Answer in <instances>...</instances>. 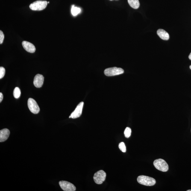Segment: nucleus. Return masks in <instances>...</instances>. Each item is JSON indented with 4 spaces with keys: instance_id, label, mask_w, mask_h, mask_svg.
Masks as SVG:
<instances>
[{
    "instance_id": "412c9836",
    "label": "nucleus",
    "mask_w": 191,
    "mask_h": 191,
    "mask_svg": "<svg viewBox=\"0 0 191 191\" xmlns=\"http://www.w3.org/2000/svg\"><path fill=\"white\" fill-rule=\"evenodd\" d=\"M189 59H190V60H191V52L190 53V54H189Z\"/></svg>"
},
{
    "instance_id": "4468645a",
    "label": "nucleus",
    "mask_w": 191,
    "mask_h": 191,
    "mask_svg": "<svg viewBox=\"0 0 191 191\" xmlns=\"http://www.w3.org/2000/svg\"><path fill=\"white\" fill-rule=\"evenodd\" d=\"M81 10L79 7H75L73 5L72 6L71 9V13L73 16H77L81 12Z\"/></svg>"
},
{
    "instance_id": "aec40b11",
    "label": "nucleus",
    "mask_w": 191,
    "mask_h": 191,
    "mask_svg": "<svg viewBox=\"0 0 191 191\" xmlns=\"http://www.w3.org/2000/svg\"><path fill=\"white\" fill-rule=\"evenodd\" d=\"M3 95L2 93H0V102H1V101H2L3 100Z\"/></svg>"
},
{
    "instance_id": "7ed1b4c3",
    "label": "nucleus",
    "mask_w": 191,
    "mask_h": 191,
    "mask_svg": "<svg viewBox=\"0 0 191 191\" xmlns=\"http://www.w3.org/2000/svg\"><path fill=\"white\" fill-rule=\"evenodd\" d=\"M47 4L46 1H37L30 4V7L33 10L40 11L46 8Z\"/></svg>"
},
{
    "instance_id": "4be33fe9",
    "label": "nucleus",
    "mask_w": 191,
    "mask_h": 191,
    "mask_svg": "<svg viewBox=\"0 0 191 191\" xmlns=\"http://www.w3.org/2000/svg\"><path fill=\"white\" fill-rule=\"evenodd\" d=\"M190 67V69H191V65H190V67Z\"/></svg>"
},
{
    "instance_id": "39448f33",
    "label": "nucleus",
    "mask_w": 191,
    "mask_h": 191,
    "mask_svg": "<svg viewBox=\"0 0 191 191\" xmlns=\"http://www.w3.org/2000/svg\"><path fill=\"white\" fill-rule=\"evenodd\" d=\"M106 177V172L101 170L95 173L93 176V180L97 184H101L105 180Z\"/></svg>"
},
{
    "instance_id": "f257e3e1",
    "label": "nucleus",
    "mask_w": 191,
    "mask_h": 191,
    "mask_svg": "<svg viewBox=\"0 0 191 191\" xmlns=\"http://www.w3.org/2000/svg\"><path fill=\"white\" fill-rule=\"evenodd\" d=\"M137 180L139 184L148 186H154L156 183V180L154 178L144 175L139 176L138 177Z\"/></svg>"
},
{
    "instance_id": "6ab92c4d",
    "label": "nucleus",
    "mask_w": 191,
    "mask_h": 191,
    "mask_svg": "<svg viewBox=\"0 0 191 191\" xmlns=\"http://www.w3.org/2000/svg\"><path fill=\"white\" fill-rule=\"evenodd\" d=\"M4 38V35L3 32L0 31V44H1L3 42Z\"/></svg>"
},
{
    "instance_id": "dca6fc26",
    "label": "nucleus",
    "mask_w": 191,
    "mask_h": 191,
    "mask_svg": "<svg viewBox=\"0 0 191 191\" xmlns=\"http://www.w3.org/2000/svg\"><path fill=\"white\" fill-rule=\"evenodd\" d=\"M131 129L129 127H127L124 131V134L125 137L128 138L131 136Z\"/></svg>"
},
{
    "instance_id": "ddd939ff",
    "label": "nucleus",
    "mask_w": 191,
    "mask_h": 191,
    "mask_svg": "<svg viewBox=\"0 0 191 191\" xmlns=\"http://www.w3.org/2000/svg\"><path fill=\"white\" fill-rule=\"evenodd\" d=\"M129 5L131 7L134 9H137L139 8L140 3L139 0H127Z\"/></svg>"
},
{
    "instance_id": "f8f14e48",
    "label": "nucleus",
    "mask_w": 191,
    "mask_h": 191,
    "mask_svg": "<svg viewBox=\"0 0 191 191\" xmlns=\"http://www.w3.org/2000/svg\"><path fill=\"white\" fill-rule=\"evenodd\" d=\"M157 33L160 38L163 40H167L169 39V33L164 30L161 29H159L157 31Z\"/></svg>"
},
{
    "instance_id": "a211bd4d",
    "label": "nucleus",
    "mask_w": 191,
    "mask_h": 191,
    "mask_svg": "<svg viewBox=\"0 0 191 191\" xmlns=\"http://www.w3.org/2000/svg\"><path fill=\"white\" fill-rule=\"evenodd\" d=\"M5 73V69L2 67H0V79H1L3 78Z\"/></svg>"
},
{
    "instance_id": "9d476101",
    "label": "nucleus",
    "mask_w": 191,
    "mask_h": 191,
    "mask_svg": "<svg viewBox=\"0 0 191 191\" xmlns=\"http://www.w3.org/2000/svg\"><path fill=\"white\" fill-rule=\"evenodd\" d=\"M22 45L24 49L27 52L32 53L35 52V47L31 42L24 41L22 42Z\"/></svg>"
},
{
    "instance_id": "2eb2a0df",
    "label": "nucleus",
    "mask_w": 191,
    "mask_h": 191,
    "mask_svg": "<svg viewBox=\"0 0 191 191\" xmlns=\"http://www.w3.org/2000/svg\"><path fill=\"white\" fill-rule=\"evenodd\" d=\"M21 94L20 89L18 87L15 88L13 92V96L16 98H18L20 96Z\"/></svg>"
},
{
    "instance_id": "6e6552de",
    "label": "nucleus",
    "mask_w": 191,
    "mask_h": 191,
    "mask_svg": "<svg viewBox=\"0 0 191 191\" xmlns=\"http://www.w3.org/2000/svg\"><path fill=\"white\" fill-rule=\"evenodd\" d=\"M84 104V103L83 102L80 103L76 108L75 110L71 113L69 118L76 119V118H79L81 115Z\"/></svg>"
},
{
    "instance_id": "423d86ee",
    "label": "nucleus",
    "mask_w": 191,
    "mask_h": 191,
    "mask_svg": "<svg viewBox=\"0 0 191 191\" xmlns=\"http://www.w3.org/2000/svg\"><path fill=\"white\" fill-rule=\"evenodd\" d=\"M28 106L30 111L34 114H37L40 111V108L36 101L32 98H29Z\"/></svg>"
},
{
    "instance_id": "1a4fd4ad",
    "label": "nucleus",
    "mask_w": 191,
    "mask_h": 191,
    "mask_svg": "<svg viewBox=\"0 0 191 191\" xmlns=\"http://www.w3.org/2000/svg\"><path fill=\"white\" fill-rule=\"evenodd\" d=\"M44 77L41 74H38L34 77L33 84L36 87L40 88L43 84Z\"/></svg>"
},
{
    "instance_id": "b1692460",
    "label": "nucleus",
    "mask_w": 191,
    "mask_h": 191,
    "mask_svg": "<svg viewBox=\"0 0 191 191\" xmlns=\"http://www.w3.org/2000/svg\"><path fill=\"white\" fill-rule=\"evenodd\" d=\"M110 1H113V0H110Z\"/></svg>"
},
{
    "instance_id": "5701e85b",
    "label": "nucleus",
    "mask_w": 191,
    "mask_h": 191,
    "mask_svg": "<svg viewBox=\"0 0 191 191\" xmlns=\"http://www.w3.org/2000/svg\"><path fill=\"white\" fill-rule=\"evenodd\" d=\"M187 191H191V190H188Z\"/></svg>"
},
{
    "instance_id": "0eeeda50",
    "label": "nucleus",
    "mask_w": 191,
    "mask_h": 191,
    "mask_svg": "<svg viewBox=\"0 0 191 191\" xmlns=\"http://www.w3.org/2000/svg\"><path fill=\"white\" fill-rule=\"evenodd\" d=\"M59 184L63 191H74L76 189L75 186L73 184L67 181L62 180L59 182Z\"/></svg>"
},
{
    "instance_id": "9b49d317",
    "label": "nucleus",
    "mask_w": 191,
    "mask_h": 191,
    "mask_svg": "<svg viewBox=\"0 0 191 191\" xmlns=\"http://www.w3.org/2000/svg\"><path fill=\"white\" fill-rule=\"evenodd\" d=\"M10 134L9 130L4 128L0 131V142H3L7 140Z\"/></svg>"
},
{
    "instance_id": "20e7f679",
    "label": "nucleus",
    "mask_w": 191,
    "mask_h": 191,
    "mask_svg": "<svg viewBox=\"0 0 191 191\" xmlns=\"http://www.w3.org/2000/svg\"><path fill=\"white\" fill-rule=\"evenodd\" d=\"M124 72V69L122 68L114 67L106 69L104 71V73L107 76L110 77L120 75Z\"/></svg>"
},
{
    "instance_id": "f03ea898",
    "label": "nucleus",
    "mask_w": 191,
    "mask_h": 191,
    "mask_svg": "<svg viewBox=\"0 0 191 191\" xmlns=\"http://www.w3.org/2000/svg\"><path fill=\"white\" fill-rule=\"evenodd\" d=\"M153 164L156 169L162 172H166L169 170L167 163L163 159H159L155 160Z\"/></svg>"
},
{
    "instance_id": "f3484780",
    "label": "nucleus",
    "mask_w": 191,
    "mask_h": 191,
    "mask_svg": "<svg viewBox=\"0 0 191 191\" xmlns=\"http://www.w3.org/2000/svg\"><path fill=\"white\" fill-rule=\"evenodd\" d=\"M119 148L122 152L125 153L126 151V147L125 143L123 142H121L119 143Z\"/></svg>"
}]
</instances>
